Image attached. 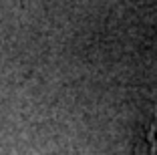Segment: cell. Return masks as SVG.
<instances>
[{"mask_svg":"<svg viewBox=\"0 0 157 155\" xmlns=\"http://www.w3.org/2000/svg\"><path fill=\"white\" fill-rule=\"evenodd\" d=\"M135 155H157V109L153 115L151 123L145 127V135L141 139Z\"/></svg>","mask_w":157,"mask_h":155,"instance_id":"6da1fadb","label":"cell"}]
</instances>
